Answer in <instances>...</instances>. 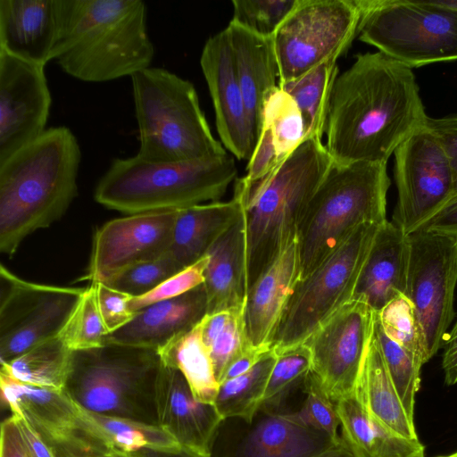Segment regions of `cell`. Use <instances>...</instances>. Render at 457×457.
<instances>
[{
	"label": "cell",
	"instance_id": "obj_1",
	"mask_svg": "<svg viewBox=\"0 0 457 457\" xmlns=\"http://www.w3.org/2000/svg\"><path fill=\"white\" fill-rule=\"evenodd\" d=\"M413 69L377 51L359 54L333 83L325 145L333 162H385L428 115Z\"/></svg>",
	"mask_w": 457,
	"mask_h": 457
},
{
	"label": "cell",
	"instance_id": "obj_2",
	"mask_svg": "<svg viewBox=\"0 0 457 457\" xmlns=\"http://www.w3.org/2000/svg\"><path fill=\"white\" fill-rule=\"evenodd\" d=\"M81 150L65 126L38 138L0 163V251L13 255L21 243L66 212L78 195Z\"/></svg>",
	"mask_w": 457,
	"mask_h": 457
},
{
	"label": "cell",
	"instance_id": "obj_3",
	"mask_svg": "<svg viewBox=\"0 0 457 457\" xmlns=\"http://www.w3.org/2000/svg\"><path fill=\"white\" fill-rule=\"evenodd\" d=\"M333 161L320 138L305 139L279 166L254 180L237 179L246 235L247 292L292 243Z\"/></svg>",
	"mask_w": 457,
	"mask_h": 457
},
{
	"label": "cell",
	"instance_id": "obj_4",
	"mask_svg": "<svg viewBox=\"0 0 457 457\" xmlns=\"http://www.w3.org/2000/svg\"><path fill=\"white\" fill-rule=\"evenodd\" d=\"M53 60L70 76L104 82L151 67L154 47L141 0H63Z\"/></svg>",
	"mask_w": 457,
	"mask_h": 457
},
{
	"label": "cell",
	"instance_id": "obj_5",
	"mask_svg": "<svg viewBox=\"0 0 457 457\" xmlns=\"http://www.w3.org/2000/svg\"><path fill=\"white\" fill-rule=\"evenodd\" d=\"M237 170L233 157L152 162L137 154L115 158L98 180L95 200L128 214L179 210L218 202Z\"/></svg>",
	"mask_w": 457,
	"mask_h": 457
},
{
	"label": "cell",
	"instance_id": "obj_6",
	"mask_svg": "<svg viewBox=\"0 0 457 457\" xmlns=\"http://www.w3.org/2000/svg\"><path fill=\"white\" fill-rule=\"evenodd\" d=\"M387 163L333 162L297 232L298 280L308 276L361 225L386 221ZM297 280V281H298Z\"/></svg>",
	"mask_w": 457,
	"mask_h": 457
},
{
	"label": "cell",
	"instance_id": "obj_7",
	"mask_svg": "<svg viewBox=\"0 0 457 457\" xmlns=\"http://www.w3.org/2000/svg\"><path fill=\"white\" fill-rule=\"evenodd\" d=\"M130 78L139 157L179 162L227 154L213 137L189 80L159 67H148Z\"/></svg>",
	"mask_w": 457,
	"mask_h": 457
},
{
	"label": "cell",
	"instance_id": "obj_8",
	"mask_svg": "<svg viewBox=\"0 0 457 457\" xmlns=\"http://www.w3.org/2000/svg\"><path fill=\"white\" fill-rule=\"evenodd\" d=\"M157 351L118 344L72 351L67 394L86 410L158 424Z\"/></svg>",
	"mask_w": 457,
	"mask_h": 457
},
{
	"label": "cell",
	"instance_id": "obj_9",
	"mask_svg": "<svg viewBox=\"0 0 457 457\" xmlns=\"http://www.w3.org/2000/svg\"><path fill=\"white\" fill-rule=\"evenodd\" d=\"M380 225H361L316 269L295 283L271 340L270 349L277 355L303 345L352 300Z\"/></svg>",
	"mask_w": 457,
	"mask_h": 457
},
{
	"label": "cell",
	"instance_id": "obj_10",
	"mask_svg": "<svg viewBox=\"0 0 457 457\" xmlns=\"http://www.w3.org/2000/svg\"><path fill=\"white\" fill-rule=\"evenodd\" d=\"M359 39L414 69L457 60V11L434 0H359Z\"/></svg>",
	"mask_w": 457,
	"mask_h": 457
},
{
	"label": "cell",
	"instance_id": "obj_11",
	"mask_svg": "<svg viewBox=\"0 0 457 457\" xmlns=\"http://www.w3.org/2000/svg\"><path fill=\"white\" fill-rule=\"evenodd\" d=\"M359 0H301L273 37L278 85L338 59L358 36Z\"/></svg>",
	"mask_w": 457,
	"mask_h": 457
},
{
	"label": "cell",
	"instance_id": "obj_12",
	"mask_svg": "<svg viewBox=\"0 0 457 457\" xmlns=\"http://www.w3.org/2000/svg\"><path fill=\"white\" fill-rule=\"evenodd\" d=\"M85 289L29 282L1 264V363L58 337Z\"/></svg>",
	"mask_w": 457,
	"mask_h": 457
},
{
	"label": "cell",
	"instance_id": "obj_13",
	"mask_svg": "<svg viewBox=\"0 0 457 457\" xmlns=\"http://www.w3.org/2000/svg\"><path fill=\"white\" fill-rule=\"evenodd\" d=\"M407 237L410 256L404 295L416 310L430 360L444 346L454 317L457 238L429 230H415Z\"/></svg>",
	"mask_w": 457,
	"mask_h": 457
},
{
	"label": "cell",
	"instance_id": "obj_14",
	"mask_svg": "<svg viewBox=\"0 0 457 457\" xmlns=\"http://www.w3.org/2000/svg\"><path fill=\"white\" fill-rule=\"evenodd\" d=\"M397 201L392 222L406 236L433 216L453 195L450 160L426 124L394 152Z\"/></svg>",
	"mask_w": 457,
	"mask_h": 457
},
{
	"label": "cell",
	"instance_id": "obj_15",
	"mask_svg": "<svg viewBox=\"0 0 457 457\" xmlns=\"http://www.w3.org/2000/svg\"><path fill=\"white\" fill-rule=\"evenodd\" d=\"M375 312L352 299L305 342L308 375L334 403L354 394L373 335Z\"/></svg>",
	"mask_w": 457,
	"mask_h": 457
},
{
	"label": "cell",
	"instance_id": "obj_16",
	"mask_svg": "<svg viewBox=\"0 0 457 457\" xmlns=\"http://www.w3.org/2000/svg\"><path fill=\"white\" fill-rule=\"evenodd\" d=\"M178 211L129 214L106 222L94 236L87 271L80 279L103 283L130 266L164 254Z\"/></svg>",
	"mask_w": 457,
	"mask_h": 457
},
{
	"label": "cell",
	"instance_id": "obj_17",
	"mask_svg": "<svg viewBox=\"0 0 457 457\" xmlns=\"http://www.w3.org/2000/svg\"><path fill=\"white\" fill-rule=\"evenodd\" d=\"M51 104L45 66L0 50V163L47 129Z\"/></svg>",
	"mask_w": 457,
	"mask_h": 457
},
{
	"label": "cell",
	"instance_id": "obj_18",
	"mask_svg": "<svg viewBox=\"0 0 457 457\" xmlns=\"http://www.w3.org/2000/svg\"><path fill=\"white\" fill-rule=\"evenodd\" d=\"M3 404L23 417L50 445L87 453L108 449L90 432L82 408L65 390L20 382L0 371Z\"/></svg>",
	"mask_w": 457,
	"mask_h": 457
},
{
	"label": "cell",
	"instance_id": "obj_19",
	"mask_svg": "<svg viewBox=\"0 0 457 457\" xmlns=\"http://www.w3.org/2000/svg\"><path fill=\"white\" fill-rule=\"evenodd\" d=\"M200 65L212 97L220 140L235 157L248 162L256 141L225 29L206 40Z\"/></svg>",
	"mask_w": 457,
	"mask_h": 457
},
{
	"label": "cell",
	"instance_id": "obj_20",
	"mask_svg": "<svg viewBox=\"0 0 457 457\" xmlns=\"http://www.w3.org/2000/svg\"><path fill=\"white\" fill-rule=\"evenodd\" d=\"M63 0H0V50L41 66L53 60Z\"/></svg>",
	"mask_w": 457,
	"mask_h": 457
},
{
	"label": "cell",
	"instance_id": "obj_21",
	"mask_svg": "<svg viewBox=\"0 0 457 457\" xmlns=\"http://www.w3.org/2000/svg\"><path fill=\"white\" fill-rule=\"evenodd\" d=\"M158 425L185 447L211 454V446L223 420L213 404L195 398L181 372L164 365L155 387Z\"/></svg>",
	"mask_w": 457,
	"mask_h": 457
},
{
	"label": "cell",
	"instance_id": "obj_22",
	"mask_svg": "<svg viewBox=\"0 0 457 457\" xmlns=\"http://www.w3.org/2000/svg\"><path fill=\"white\" fill-rule=\"evenodd\" d=\"M206 314L207 295L203 283L180 296L137 310L131 321L105 337V344L158 352L174 337L197 326Z\"/></svg>",
	"mask_w": 457,
	"mask_h": 457
},
{
	"label": "cell",
	"instance_id": "obj_23",
	"mask_svg": "<svg viewBox=\"0 0 457 457\" xmlns=\"http://www.w3.org/2000/svg\"><path fill=\"white\" fill-rule=\"evenodd\" d=\"M299 277L297 243H292L248 290L243 311L249 345L271 350L270 344Z\"/></svg>",
	"mask_w": 457,
	"mask_h": 457
},
{
	"label": "cell",
	"instance_id": "obj_24",
	"mask_svg": "<svg viewBox=\"0 0 457 457\" xmlns=\"http://www.w3.org/2000/svg\"><path fill=\"white\" fill-rule=\"evenodd\" d=\"M409 256L407 236L392 221H385L376 233L352 299L379 312L391 300L404 295Z\"/></svg>",
	"mask_w": 457,
	"mask_h": 457
},
{
	"label": "cell",
	"instance_id": "obj_25",
	"mask_svg": "<svg viewBox=\"0 0 457 457\" xmlns=\"http://www.w3.org/2000/svg\"><path fill=\"white\" fill-rule=\"evenodd\" d=\"M232 51L237 79L257 144L264 104L278 85L273 38L263 37L229 21L225 28Z\"/></svg>",
	"mask_w": 457,
	"mask_h": 457
},
{
	"label": "cell",
	"instance_id": "obj_26",
	"mask_svg": "<svg viewBox=\"0 0 457 457\" xmlns=\"http://www.w3.org/2000/svg\"><path fill=\"white\" fill-rule=\"evenodd\" d=\"M204 270L207 314L241 309L247 295L246 235L242 216L212 245Z\"/></svg>",
	"mask_w": 457,
	"mask_h": 457
},
{
	"label": "cell",
	"instance_id": "obj_27",
	"mask_svg": "<svg viewBox=\"0 0 457 457\" xmlns=\"http://www.w3.org/2000/svg\"><path fill=\"white\" fill-rule=\"evenodd\" d=\"M305 139L299 108L278 86L264 104L260 137L244 178L254 180L266 175L286 161Z\"/></svg>",
	"mask_w": 457,
	"mask_h": 457
},
{
	"label": "cell",
	"instance_id": "obj_28",
	"mask_svg": "<svg viewBox=\"0 0 457 457\" xmlns=\"http://www.w3.org/2000/svg\"><path fill=\"white\" fill-rule=\"evenodd\" d=\"M243 214L237 196L178 211L168 255L179 270L204 257L217 239Z\"/></svg>",
	"mask_w": 457,
	"mask_h": 457
},
{
	"label": "cell",
	"instance_id": "obj_29",
	"mask_svg": "<svg viewBox=\"0 0 457 457\" xmlns=\"http://www.w3.org/2000/svg\"><path fill=\"white\" fill-rule=\"evenodd\" d=\"M334 442L298 412H268L242 441L237 457H312Z\"/></svg>",
	"mask_w": 457,
	"mask_h": 457
},
{
	"label": "cell",
	"instance_id": "obj_30",
	"mask_svg": "<svg viewBox=\"0 0 457 457\" xmlns=\"http://www.w3.org/2000/svg\"><path fill=\"white\" fill-rule=\"evenodd\" d=\"M335 405L341 437L355 457H424V446L419 439L403 437L379 422L354 394Z\"/></svg>",
	"mask_w": 457,
	"mask_h": 457
},
{
	"label": "cell",
	"instance_id": "obj_31",
	"mask_svg": "<svg viewBox=\"0 0 457 457\" xmlns=\"http://www.w3.org/2000/svg\"><path fill=\"white\" fill-rule=\"evenodd\" d=\"M354 395L379 422L403 437L418 439L414 420L407 413L390 378L374 328Z\"/></svg>",
	"mask_w": 457,
	"mask_h": 457
},
{
	"label": "cell",
	"instance_id": "obj_32",
	"mask_svg": "<svg viewBox=\"0 0 457 457\" xmlns=\"http://www.w3.org/2000/svg\"><path fill=\"white\" fill-rule=\"evenodd\" d=\"M164 365L179 370L187 380L195 398L213 404L220 383L212 360L203 341L200 323L158 350Z\"/></svg>",
	"mask_w": 457,
	"mask_h": 457
},
{
	"label": "cell",
	"instance_id": "obj_33",
	"mask_svg": "<svg viewBox=\"0 0 457 457\" xmlns=\"http://www.w3.org/2000/svg\"><path fill=\"white\" fill-rule=\"evenodd\" d=\"M92 435L108 449L131 453L141 449L176 452L182 445L158 424L103 415L82 407Z\"/></svg>",
	"mask_w": 457,
	"mask_h": 457
},
{
	"label": "cell",
	"instance_id": "obj_34",
	"mask_svg": "<svg viewBox=\"0 0 457 457\" xmlns=\"http://www.w3.org/2000/svg\"><path fill=\"white\" fill-rule=\"evenodd\" d=\"M71 358L72 351L58 336L1 363V371L22 383L63 391L71 372Z\"/></svg>",
	"mask_w": 457,
	"mask_h": 457
},
{
	"label": "cell",
	"instance_id": "obj_35",
	"mask_svg": "<svg viewBox=\"0 0 457 457\" xmlns=\"http://www.w3.org/2000/svg\"><path fill=\"white\" fill-rule=\"evenodd\" d=\"M276 361L277 354L270 350L249 371L220 384L213 405L223 420L239 418L252 424L262 409Z\"/></svg>",
	"mask_w": 457,
	"mask_h": 457
},
{
	"label": "cell",
	"instance_id": "obj_36",
	"mask_svg": "<svg viewBox=\"0 0 457 457\" xmlns=\"http://www.w3.org/2000/svg\"><path fill=\"white\" fill-rule=\"evenodd\" d=\"M337 60H328L303 76L278 85L299 108L306 139H321L324 134L330 91L338 73Z\"/></svg>",
	"mask_w": 457,
	"mask_h": 457
},
{
	"label": "cell",
	"instance_id": "obj_37",
	"mask_svg": "<svg viewBox=\"0 0 457 457\" xmlns=\"http://www.w3.org/2000/svg\"><path fill=\"white\" fill-rule=\"evenodd\" d=\"M243 311L236 309L206 315L200 322L202 338L220 384L231 362L252 347L245 336Z\"/></svg>",
	"mask_w": 457,
	"mask_h": 457
},
{
	"label": "cell",
	"instance_id": "obj_38",
	"mask_svg": "<svg viewBox=\"0 0 457 457\" xmlns=\"http://www.w3.org/2000/svg\"><path fill=\"white\" fill-rule=\"evenodd\" d=\"M374 335L401 401L409 416L413 419L415 395L420 388L422 366L410 352L385 334L377 312L374 316Z\"/></svg>",
	"mask_w": 457,
	"mask_h": 457
},
{
	"label": "cell",
	"instance_id": "obj_39",
	"mask_svg": "<svg viewBox=\"0 0 457 457\" xmlns=\"http://www.w3.org/2000/svg\"><path fill=\"white\" fill-rule=\"evenodd\" d=\"M377 313L390 339L410 352L421 366L429 361L423 328L413 304L405 295L394 298Z\"/></svg>",
	"mask_w": 457,
	"mask_h": 457
},
{
	"label": "cell",
	"instance_id": "obj_40",
	"mask_svg": "<svg viewBox=\"0 0 457 457\" xmlns=\"http://www.w3.org/2000/svg\"><path fill=\"white\" fill-rule=\"evenodd\" d=\"M108 335L96 303L95 284L87 287L59 337L71 351L88 350L105 345Z\"/></svg>",
	"mask_w": 457,
	"mask_h": 457
},
{
	"label": "cell",
	"instance_id": "obj_41",
	"mask_svg": "<svg viewBox=\"0 0 457 457\" xmlns=\"http://www.w3.org/2000/svg\"><path fill=\"white\" fill-rule=\"evenodd\" d=\"M310 366V354L304 345L277 355L261 411L266 413L279 411L289 394L303 386Z\"/></svg>",
	"mask_w": 457,
	"mask_h": 457
},
{
	"label": "cell",
	"instance_id": "obj_42",
	"mask_svg": "<svg viewBox=\"0 0 457 457\" xmlns=\"http://www.w3.org/2000/svg\"><path fill=\"white\" fill-rule=\"evenodd\" d=\"M301 0H233L230 21L263 37L273 38Z\"/></svg>",
	"mask_w": 457,
	"mask_h": 457
},
{
	"label": "cell",
	"instance_id": "obj_43",
	"mask_svg": "<svg viewBox=\"0 0 457 457\" xmlns=\"http://www.w3.org/2000/svg\"><path fill=\"white\" fill-rule=\"evenodd\" d=\"M179 271L175 262L165 253L157 259L130 266L103 283L132 297H137L152 291Z\"/></svg>",
	"mask_w": 457,
	"mask_h": 457
},
{
	"label": "cell",
	"instance_id": "obj_44",
	"mask_svg": "<svg viewBox=\"0 0 457 457\" xmlns=\"http://www.w3.org/2000/svg\"><path fill=\"white\" fill-rule=\"evenodd\" d=\"M207 263L206 254L195 263L168 278L147 294L133 297L129 303V309L137 312L154 303L180 296L202 285L204 282Z\"/></svg>",
	"mask_w": 457,
	"mask_h": 457
},
{
	"label": "cell",
	"instance_id": "obj_45",
	"mask_svg": "<svg viewBox=\"0 0 457 457\" xmlns=\"http://www.w3.org/2000/svg\"><path fill=\"white\" fill-rule=\"evenodd\" d=\"M306 394L304 403L298 414L309 426L319 430L331 438L338 441L340 420L335 403L326 396L316 382L307 375L303 383Z\"/></svg>",
	"mask_w": 457,
	"mask_h": 457
},
{
	"label": "cell",
	"instance_id": "obj_46",
	"mask_svg": "<svg viewBox=\"0 0 457 457\" xmlns=\"http://www.w3.org/2000/svg\"><path fill=\"white\" fill-rule=\"evenodd\" d=\"M98 310L108 335L131 321L136 312L129 309L131 295L111 288L104 283H94Z\"/></svg>",
	"mask_w": 457,
	"mask_h": 457
},
{
	"label": "cell",
	"instance_id": "obj_47",
	"mask_svg": "<svg viewBox=\"0 0 457 457\" xmlns=\"http://www.w3.org/2000/svg\"><path fill=\"white\" fill-rule=\"evenodd\" d=\"M426 126L436 136L450 160L457 194V113L439 118L428 117Z\"/></svg>",
	"mask_w": 457,
	"mask_h": 457
},
{
	"label": "cell",
	"instance_id": "obj_48",
	"mask_svg": "<svg viewBox=\"0 0 457 457\" xmlns=\"http://www.w3.org/2000/svg\"><path fill=\"white\" fill-rule=\"evenodd\" d=\"M416 230H429L457 238V194Z\"/></svg>",
	"mask_w": 457,
	"mask_h": 457
},
{
	"label": "cell",
	"instance_id": "obj_49",
	"mask_svg": "<svg viewBox=\"0 0 457 457\" xmlns=\"http://www.w3.org/2000/svg\"><path fill=\"white\" fill-rule=\"evenodd\" d=\"M30 457H57L54 448L21 416L11 415Z\"/></svg>",
	"mask_w": 457,
	"mask_h": 457
},
{
	"label": "cell",
	"instance_id": "obj_50",
	"mask_svg": "<svg viewBox=\"0 0 457 457\" xmlns=\"http://www.w3.org/2000/svg\"><path fill=\"white\" fill-rule=\"evenodd\" d=\"M0 457H30L12 416L1 424Z\"/></svg>",
	"mask_w": 457,
	"mask_h": 457
},
{
	"label": "cell",
	"instance_id": "obj_51",
	"mask_svg": "<svg viewBox=\"0 0 457 457\" xmlns=\"http://www.w3.org/2000/svg\"><path fill=\"white\" fill-rule=\"evenodd\" d=\"M444 346L442 366L445 380L448 386H453L457 382V322L446 336Z\"/></svg>",
	"mask_w": 457,
	"mask_h": 457
},
{
	"label": "cell",
	"instance_id": "obj_52",
	"mask_svg": "<svg viewBox=\"0 0 457 457\" xmlns=\"http://www.w3.org/2000/svg\"><path fill=\"white\" fill-rule=\"evenodd\" d=\"M268 351L248 348L237 357L227 369L222 381L241 376L249 371Z\"/></svg>",
	"mask_w": 457,
	"mask_h": 457
},
{
	"label": "cell",
	"instance_id": "obj_53",
	"mask_svg": "<svg viewBox=\"0 0 457 457\" xmlns=\"http://www.w3.org/2000/svg\"><path fill=\"white\" fill-rule=\"evenodd\" d=\"M132 457H212L210 453L182 446L176 452H162L151 449H141L129 453Z\"/></svg>",
	"mask_w": 457,
	"mask_h": 457
},
{
	"label": "cell",
	"instance_id": "obj_54",
	"mask_svg": "<svg viewBox=\"0 0 457 457\" xmlns=\"http://www.w3.org/2000/svg\"><path fill=\"white\" fill-rule=\"evenodd\" d=\"M312 457H355V455L341 437L338 441L334 442L328 447Z\"/></svg>",
	"mask_w": 457,
	"mask_h": 457
},
{
	"label": "cell",
	"instance_id": "obj_55",
	"mask_svg": "<svg viewBox=\"0 0 457 457\" xmlns=\"http://www.w3.org/2000/svg\"><path fill=\"white\" fill-rule=\"evenodd\" d=\"M52 447L57 457H91L90 453L57 445H52Z\"/></svg>",
	"mask_w": 457,
	"mask_h": 457
},
{
	"label": "cell",
	"instance_id": "obj_56",
	"mask_svg": "<svg viewBox=\"0 0 457 457\" xmlns=\"http://www.w3.org/2000/svg\"><path fill=\"white\" fill-rule=\"evenodd\" d=\"M91 457H132L129 453H126L117 450H107L104 452L90 453Z\"/></svg>",
	"mask_w": 457,
	"mask_h": 457
},
{
	"label": "cell",
	"instance_id": "obj_57",
	"mask_svg": "<svg viewBox=\"0 0 457 457\" xmlns=\"http://www.w3.org/2000/svg\"><path fill=\"white\" fill-rule=\"evenodd\" d=\"M434 2L442 7L457 11V0H434Z\"/></svg>",
	"mask_w": 457,
	"mask_h": 457
},
{
	"label": "cell",
	"instance_id": "obj_58",
	"mask_svg": "<svg viewBox=\"0 0 457 457\" xmlns=\"http://www.w3.org/2000/svg\"><path fill=\"white\" fill-rule=\"evenodd\" d=\"M438 457H453V455H452V454H450V455L438 456Z\"/></svg>",
	"mask_w": 457,
	"mask_h": 457
},
{
	"label": "cell",
	"instance_id": "obj_59",
	"mask_svg": "<svg viewBox=\"0 0 457 457\" xmlns=\"http://www.w3.org/2000/svg\"><path fill=\"white\" fill-rule=\"evenodd\" d=\"M453 457H457V452H455L454 453L452 454Z\"/></svg>",
	"mask_w": 457,
	"mask_h": 457
}]
</instances>
